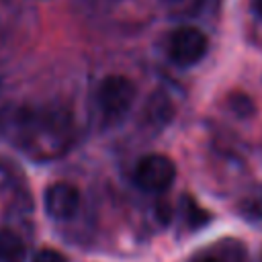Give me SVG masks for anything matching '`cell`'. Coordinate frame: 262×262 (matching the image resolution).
Returning <instances> with one entry per match:
<instances>
[{
    "label": "cell",
    "instance_id": "cell-1",
    "mask_svg": "<svg viewBox=\"0 0 262 262\" xmlns=\"http://www.w3.org/2000/svg\"><path fill=\"white\" fill-rule=\"evenodd\" d=\"M12 139L35 156H55L68 145L70 123L63 113L18 108L8 121Z\"/></svg>",
    "mask_w": 262,
    "mask_h": 262
},
{
    "label": "cell",
    "instance_id": "cell-2",
    "mask_svg": "<svg viewBox=\"0 0 262 262\" xmlns=\"http://www.w3.org/2000/svg\"><path fill=\"white\" fill-rule=\"evenodd\" d=\"M133 100H135L133 82L129 78H125V76H119V74L106 76L100 82L98 90H96L98 108L111 121H117V119L125 117L127 111L131 108Z\"/></svg>",
    "mask_w": 262,
    "mask_h": 262
},
{
    "label": "cell",
    "instance_id": "cell-3",
    "mask_svg": "<svg viewBox=\"0 0 262 262\" xmlns=\"http://www.w3.org/2000/svg\"><path fill=\"white\" fill-rule=\"evenodd\" d=\"M133 178L135 184L145 192H164L176 178V166L162 154H149L137 162Z\"/></svg>",
    "mask_w": 262,
    "mask_h": 262
},
{
    "label": "cell",
    "instance_id": "cell-4",
    "mask_svg": "<svg viewBox=\"0 0 262 262\" xmlns=\"http://www.w3.org/2000/svg\"><path fill=\"white\" fill-rule=\"evenodd\" d=\"M207 47H209V41L203 31H199L196 27H182L172 33L168 43V53L176 66L188 68L199 63L205 57Z\"/></svg>",
    "mask_w": 262,
    "mask_h": 262
},
{
    "label": "cell",
    "instance_id": "cell-5",
    "mask_svg": "<svg viewBox=\"0 0 262 262\" xmlns=\"http://www.w3.org/2000/svg\"><path fill=\"white\" fill-rule=\"evenodd\" d=\"M43 205H45V213L51 219L57 221L72 219L80 207V190L70 182H55L47 186L43 194Z\"/></svg>",
    "mask_w": 262,
    "mask_h": 262
},
{
    "label": "cell",
    "instance_id": "cell-6",
    "mask_svg": "<svg viewBox=\"0 0 262 262\" xmlns=\"http://www.w3.org/2000/svg\"><path fill=\"white\" fill-rule=\"evenodd\" d=\"M27 248L14 229H0V262H25Z\"/></svg>",
    "mask_w": 262,
    "mask_h": 262
},
{
    "label": "cell",
    "instance_id": "cell-7",
    "mask_svg": "<svg viewBox=\"0 0 262 262\" xmlns=\"http://www.w3.org/2000/svg\"><path fill=\"white\" fill-rule=\"evenodd\" d=\"M145 113H147V119L154 125L162 127V125H168L172 121V117H174V104H172V100L168 98L166 92H156L147 100Z\"/></svg>",
    "mask_w": 262,
    "mask_h": 262
},
{
    "label": "cell",
    "instance_id": "cell-8",
    "mask_svg": "<svg viewBox=\"0 0 262 262\" xmlns=\"http://www.w3.org/2000/svg\"><path fill=\"white\" fill-rule=\"evenodd\" d=\"M184 215H186L188 225H192V227H201V225H205V223L211 219V215H209L205 209H201V207H199L194 201H190V199L184 201Z\"/></svg>",
    "mask_w": 262,
    "mask_h": 262
},
{
    "label": "cell",
    "instance_id": "cell-9",
    "mask_svg": "<svg viewBox=\"0 0 262 262\" xmlns=\"http://www.w3.org/2000/svg\"><path fill=\"white\" fill-rule=\"evenodd\" d=\"M229 104H231V108H233L237 115H242V117H250V115L254 113V104H252L250 96L233 94V96L229 98Z\"/></svg>",
    "mask_w": 262,
    "mask_h": 262
},
{
    "label": "cell",
    "instance_id": "cell-10",
    "mask_svg": "<svg viewBox=\"0 0 262 262\" xmlns=\"http://www.w3.org/2000/svg\"><path fill=\"white\" fill-rule=\"evenodd\" d=\"M31 262H68V258L53 248H41L31 256Z\"/></svg>",
    "mask_w": 262,
    "mask_h": 262
},
{
    "label": "cell",
    "instance_id": "cell-11",
    "mask_svg": "<svg viewBox=\"0 0 262 262\" xmlns=\"http://www.w3.org/2000/svg\"><path fill=\"white\" fill-rule=\"evenodd\" d=\"M156 211H158V219H160V223H168L170 219H172V213H170V207L168 205H158L156 207Z\"/></svg>",
    "mask_w": 262,
    "mask_h": 262
},
{
    "label": "cell",
    "instance_id": "cell-12",
    "mask_svg": "<svg viewBox=\"0 0 262 262\" xmlns=\"http://www.w3.org/2000/svg\"><path fill=\"white\" fill-rule=\"evenodd\" d=\"M252 8L256 10V14L262 16V0H252Z\"/></svg>",
    "mask_w": 262,
    "mask_h": 262
},
{
    "label": "cell",
    "instance_id": "cell-13",
    "mask_svg": "<svg viewBox=\"0 0 262 262\" xmlns=\"http://www.w3.org/2000/svg\"><path fill=\"white\" fill-rule=\"evenodd\" d=\"M194 262H221L219 258H213V256H201V258H196Z\"/></svg>",
    "mask_w": 262,
    "mask_h": 262
},
{
    "label": "cell",
    "instance_id": "cell-14",
    "mask_svg": "<svg viewBox=\"0 0 262 262\" xmlns=\"http://www.w3.org/2000/svg\"><path fill=\"white\" fill-rule=\"evenodd\" d=\"M260 262H262V256H260Z\"/></svg>",
    "mask_w": 262,
    "mask_h": 262
}]
</instances>
